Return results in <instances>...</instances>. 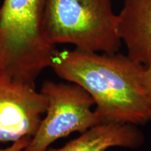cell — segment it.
<instances>
[{
  "mask_svg": "<svg viewBox=\"0 0 151 151\" xmlns=\"http://www.w3.org/2000/svg\"><path fill=\"white\" fill-rule=\"evenodd\" d=\"M145 66L119 52L58 50L50 68L88 92L102 122L139 125L151 122V102L142 85Z\"/></svg>",
  "mask_w": 151,
  "mask_h": 151,
  "instance_id": "1",
  "label": "cell"
},
{
  "mask_svg": "<svg viewBox=\"0 0 151 151\" xmlns=\"http://www.w3.org/2000/svg\"><path fill=\"white\" fill-rule=\"evenodd\" d=\"M46 0H3L0 6V78L35 84L55 50L43 24Z\"/></svg>",
  "mask_w": 151,
  "mask_h": 151,
  "instance_id": "2",
  "label": "cell"
},
{
  "mask_svg": "<svg viewBox=\"0 0 151 151\" xmlns=\"http://www.w3.org/2000/svg\"><path fill=\"white\" fill-rule=\"evenodd\" d=\"M43 24L54 46L69 43L85 51L115 53L122 45L112 0H46Z\"/></svg>",
  "mask_w": 151,
  "mask_h": 151,
  "instance_id": "3",
  "label": "cell"
},
{
  "mask_svg": "<svg viewBox=\"0 0 151 151\" xmlns=\"http://www.w3.org/2000/svg\"><path fill=\"white\" fill-rule=\"evenodd\" d=\"M40 92L48 99L46 116L23 151H46L58 139L102 122L92 109L94 99L78 85L45 81Z\"/></svg>",
  "mask_w": 151,
  "mask_h": 151,
  "instance_id": "4",
  "label": "cell"
},
{
  "mask_svg": "<svg viewBox=\"0 0 151 151\" xmlns=\"http://www.w3.org/2000/svg\"><path fill=\"white\" fill-rule=\"evenodd\" d=\"M47 106L48 99L35 84L0 78V142L32 137Z\"/></svg>",
  "mask_w": 151,
  "mask_h": 151,
  "instance_id": "5",
  "label": "cell"
},
{
  "mask_svg": "<svg viewBox=\"0 0 151 151\" xmlns=\"http://www.w3.org/2000/svg\"><path fill=\"white\" fill-rule=\"evenodd\" d=\"M118 15V35L127 55L151 65V0H124Z\"/></svg>",
  "mask_w": 151,
  "mask_h": 151,
  "instance_id": "6",
  "label": "cell"
},
{
  "mask_svg": "<svg viewBox=\"0 0 151 151\" xmlns=\"http://www.w3.org/2000/svg\"><path fill=\"white\" fill-rule=\"evenodd\" d=\"M144 142L137 125L116 122H101L81 133L60 148L46 151H106L113 147L135 149Z\"/></svg>",
  "mask_w": 151,
  "mask_h": 151,
  "instance_id": "7",
  "label": "cell"
},
{
  "mask_svg": "<svg viewBox=\"0 0 151 151\" xmlns=\"http://www.w3.org/2000/svg\"><path fill=\"white\" fill-rule=\"evenodd\" d=\"M141 81L145 92L151 102V65L144 67Z\"/></svg>",
  "mask_w": 151,
  "mask_h": 151,
  "instance_id": "8",
  "label": "cell"
},
{
  "mask_svg": "<svg viewBox=\"0 0 151 151\" xmlns=\"http://www.w3.org/2000/svg\"><path fill=\"white\" fill-rule=\"evenodd\" d=\"M31 139L32 138L30 137L22 138L18 141L13 142L10 146L6 148L0 149V151H23Z\"/></svg>",
  "mask_w": 151,
  "mask_h": 151,
  "instance_id": "9",
  "label": "cell"
}]
</instances>
